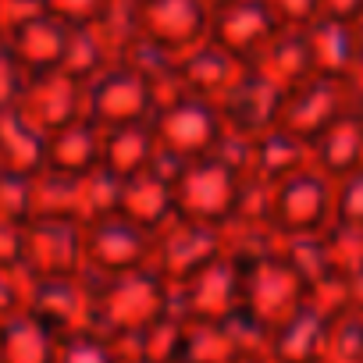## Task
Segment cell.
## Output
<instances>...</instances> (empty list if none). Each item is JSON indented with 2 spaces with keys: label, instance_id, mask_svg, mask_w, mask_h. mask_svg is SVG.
<instances>
[{
  "label": "cell",
  "instance_id": "d6986e66",
  "mask_svg": "<svg viewBox=\"0 0 363 363\" xmlns=\"http://www.w3.org/2000/svg\"><path fill=\"white\" fill-rule=\"evenodd\" d=\"M100 139L104 128L96 121H89L86 114L47 132L43 143V167L47 171H61V174H89L93 167H100Z\"/></svg>",
  "mask_w": 363,
  "mask_h": 363
},
{
  "label": "cell",
  "instance_id": "f546056e",
  "mask_svg": "<svg viewBox=\"0 0 363 363\" xmlns=\"http://www.w3.org/2000/svg\"><path fill=\"white\" fill-rule=\"evenodd\" d=\"M320 363H363V313L338 310L331 317Z\"/></svg>",
  "mask_w": 363,
  "mask_h": 363
},
{
  "label": "cell",
  "instance_id": "d590c367",
  "mask_svg": "<svg viewBox=\"0 0 363 363\" xmlns=\"http://www.w3.org/2000/svg\"><path fill=\"white\" fill-rule=\"evenodd\" d=\"M111 0H43V8L68 26H96Z\"/></svg>",
  "mask_w": 363,
  "mask_h": 363
},
{
  "label": "cell",
  "instance_id": "1f68e13d",
  "mask_svg": "<svg viewBox=\"0 0 363 363\" xmlns=\"http://www.w3.org/2000/svg\"><path fill=\"white\" fill-rule=\"evenodd\" d=\"M331 221L363 228V167L331 182Z\"/></svg>",
  "mask_w": 363,
  "mask_h": 363
},
{
  "label": "cell",
  "instance_id": "ffe728a7",
  "mask_svg": "<svg viewBox=\"0 0 363 363\" xmlns=\"http://www.w3.org/2000/svg\"><path fill=\"white\" fill-rule=\"evenodd\" d=\"M310 164L331 182L345 178L356 167H363V128H359L352 111L342 114L338 121H331L310 143Z\"/></svg>",
  "mask_w": 363,
  "mask_h": 363
},
{
  "label": "cell",
  "instance_id": "f1b7e54d",
  "mask_svg": "<svg viewBox=\"0 0 363 363\" xmlns=\"http://www.w3.org/2000/svg\"><path fill=\"white\" fill-rule=\"evenodd\" d=\"M114 61L111 47L104 43V36L93 29V26H72L68 33V47H65V61H61V72L72 75L75 82H89L96 72H104L107 65Z\"/></svg>",
  "mask_w": 363,
  "mask_h": 363
},
{
  "label": "cell",
  "instance_id": "f35d334b",
  "mask_svg": "<svg viewBox=\"0 0 363 363\" xmlns=\"http://www.w3.org/2000/svg\"><path fill=\"white\" fill-rule=\"evenodd\" d=\"M359 11H363V0H320V15L338 22H356Z\"/></svg>",
  "mask_w": 363,
  "mask_h": 363
},
{
  "label": "cell",
  "instance_id": "8992f818",
  "mask_svg": "<svg viewBox=\"0 0 363 363\" xmlns=\"http://www.w3.org/2000/svg\"><path fill=\"white\" fill-rule=\"evenodd\" d=\"M153 253V232L125 218L121 211L82 221V274H121L146 267Z\"/></svg>",
  "mask_w": 363,
  "mask_h": 363
},
{
  "label": "cell",
  "instance_id": "9a60e30c",
  "mask_svg": "<svg viewBox=\"0 0 363 363\" xmlns=\"http://www.w3.org/2000/svg\"><path fill=\"white\" fill-rule=\"evenodd\" d=\"M68 33H72L68 22H61L57 15H50L47 8H40V11L26 15L22 22L8 26L4 29V43L11 47L15 61L22 65L26 79H36V75L61 72Z\"/></svg>",
  "mask_w": 363,
  "mask_h": 363
},
{
  "label": "cell",
  "instance_id": "60d3db41",
  "mask_svg": "<svg viewBox=\"0 0 363 363\" xmlns=\"http://www.w3.org/2000/svg\"><path fill=\"white\" fill-rule=\"evenodd\" d=\"M352 40H356V54H359V65H363V11L352 22Z\"/></svg>",
  "mask_w": 363,
  "mask_h": 363
},
{
  "label": "cell",
  "instance_id": "83f0119b",
  "mask_svg": "<svg viewBox=\"0 0 363 363\" xmlns=\"http://www.w3.org/2000/svg\"><path fill=\"white\" fill-rule=\"evenodd\" d=\"M33 218H79L82 221V178L61 171L33 174Z\"/></svg>",
  "mask_w": 363,
  "mask_h": 363
},
{
  "label": "cell",
  "instance_id": "9c48e42d",
  "mask_svg": "<svg viewBox=\"0 0 363 363\" xmlns=\"http://www.w3.org/2000/svg\"><path fill=\"white\" fill-rule=\"evenodd\" d=\"M22 271L29 278L82 274V221L29 218L22 232Z\"/></svg>",
  "mask_w": 363,
  "mask_h": 363
},
{
  "label": "cell",
  "instance_id": "b9f144b4",
  "mask_svg": "<svg viewBox=\"0 0 363 363\" xmlns=\"http://www.w3.org/2000/svg\"><path fill=\"white\" fill-rule=\"evenodd\" d=\"M352 114H356V121H359V128H363V89L352 93Z\"/></svg>",
  "mask_w": 363,
  "mask_h": 363
},
{
  "label": "cell",
  "instance_id": "d4e9b609",
  "mask_svg": "<svg viewBox=\"0 0 363 363\" xmlns=\"http://www.w3.org/2000/svg\"><path fill=\"white\" fill-rule=\"evenodd\" d=\"M310 164V146L303 139H296L285 128H267L260 135H253V174L264 186H274V182L296 174L299 167Z\"/></svg>",
  "mask_w": 363,
  "mask_h": 363
},
{
  "label": "cell",
  "instance_id": "603a6c76",
  "mask_svg": "<svg viewBox=\"0 0 363 363\" xmlns=\"http://www.w3.org/2000/svg\"><path fill=\"white\" fill-rule=\"evenodd\" d=\"M157 153V139L150 121H135V125H118V128H104L100 139V167L111 171L114 178H132L139 171L150 167Z\"/></svg>",
  "mask_w": 363,
  "mask_h": 363
},
{
  "label": "cell",
  "instance_id": "2e32d148",
  "mask_svg": "<svg viewBox=\"0 0 363 363\" xmlns=\"http://www.w3.org/2000/svg\"><path fill=\"white\" fill-rule=\"evenodd\" d=\"M331 317L335 313H328L313 299H303L285 320H278L267 331L274 363H320L324 359V345H328Z\"/></svg>",
  "mask_w": 363,
  "mask_h": 363
},
{
  "label": "cell",
  "instance_id": "3957f363",
  "mask_svg": "<svg viewBox=\"0 0 363 363\" xmlns=\"http://www.w3.org/2000/svg\"><path fill=\"white\" fill-rule=\"evenodd\" d=\"M242 178L214 153L186 160L178 167L174 182H171V196H174V214L189 218V221H203L221 228L239 200Z\"/></svg>",
  "mask_w": 363,
  "mask_h": 363
},
{
  "label": "cell",
  "instance_id": "30bf717a",
  "mask_svg": "<svg viewBox=\"0 0 363 363\" xmlns=\"http://www.w3.org/2000/svg\"><path fill=\"white\" fill-rule=\"evenodd\" d=\"M303 299H306V285L292 271V264L281 257V250L242 271V310L264 331L285 320Z\"/></svg>",
  "mask_w": 363,
  "mask_h": 363
},
{
  "label": "cell",
  "instance_id": "44dd1931",
  "mask_svg": "<svg viewBox=\"0 0 363 363\" xmlns=\"http://www.w3.org/2000/svg\"><path fill=\"white\" fill-rule=\"evenodd\" d=\"M306 43H310V57H313L317 75L349 82V75L359 65L356 40H352V22H338V18L320 15L313 26H306Z\"/></svg>",
  "mask_w": 363,
  "mask_h": 363
},
{
  "label": "cell",
  "instance_id": "277c9868",
  "mask_svg": "<svg viewBox=\"0 0 363 363\" xmlns=\"http://www.w3.org/2000/svg\"><path fill=\"white\" fill-rule=\"evenodd\" d=\"M153 107H157L153 82L125 61H111L82 86V114L100 128L150 121Z\"/></svg>",
  "mask_w": 363,
  "mask_h": 363
},
{
  "label": "cell",
  "instance_id": "7a4b0ae2",
  "mask_svg": "<svg viewBox=\"0 0 363 363\" xmlns=\"http://www.w3.org/2000/svg\"><path fill=\"white\" fill-rule=\"evenodd\" d=\"M150 128L157 139V150L178 157V160H196L214 153L218 139L225 135V121L218 114V104L196 93H171L157 100L150 114Z\"/></svg>",
  "mask_w": 363,
  "mask_h": 363
},
{
  "label": "cell",
  "instance_id": "ba28073f",
  "mask_svg": "<svg viewBox=\"0 0 363 363\" xmlns=\"http://www.w3.org/2000/svg\"><path fill=\"white\" fill-rule=\"evenodd\" d=\"M352 111V89L345 79H328V75H310L299 86L285 89V104H281V118L278 128L292 132L296 139H303L306 146L342 114Z\"/></svg>",
  "mask_w": 363,
  "mask_h": 363
},
{
  "label": "cell",
  "instance_id": "4fadbf2b",
  "mask_svg": "<svg viewBox=\"0 0 363 363\" xmlns=\"http://www.w3.org/2000/svg\"><path fill=\"white\" fill-rule=\"evenodd\" d=\"M211 33L207 0H139V36L164 47L167 54H182L203 43Z\"/></svg>",
  "mask_w": 363,
  "mask_h": 363
},
{
  "label": "cell",
  "instance_id": "e0dca14e",
  "mask_svg": "<svg viewBox=\"0 0 363 363\" xmlns=\"http://www.w3.org/2000/svg\"><path fill=\"white\" fill-rule=\"evenodd\" d=\"M18 107L47 135V132H54V128L82 118V82H75L65 72L36 75V79L26 82V93H22Z\"/></svg>",
  "mask_w": 363,
  "mask_h": 363
},
{
  "label": "cell",
  "instance_id": "4dcf8cb0",
  "mask_svg": "<svg viewBox=\"0 0 363 363\" xmlns=\"http://www.w3.org/2000/svg\"><path fill=\"white\" fill-rule=\"evenodd\" d=\"M121 203V178H114L104 167H93L89 174H82V221L100 218L118 211Z\"/></svg>",
  "mask_w": 363,
  "mask_h": 363
},
{
  "label": "cell",
  "instance_id": "6da1fadb",
  "mask_svg": "<svg viewBox=\"0 0 363 363\" xmlns=\"http://www.w3.org/2000/svg\"><path fill=\"white\" fill-rule=\"evenodd\" d=\"M82 285L89 317L114 335H132L171 306V285L150 264L121 274H82Z\"/></svg>",
  "mask_w": 363,
  "mask_h": 363
},
{
  "label": "cell",
  "instance_id": "5b68a950",
  "mask_svg": "<svg viewBox=\"0 0 363 363\" xmlns=\"http://www.w3.org/2000/svg\"><path fill=\"white\" fill-rule=\"evenodd\" d=\"M267 218L281 239L324 232L331 225V178H324L313 164H306L296 174L274 182Z\"/></svg>",
  "mask_w": 363,
  "mask_h": 363
},
{
  "label": "cell",
  "instance_id": "8fae6325",
  "mask_svg": "<svg viewBox=\"0 0 363 363\" xmlns=\"http://www.w3.org/2000/svg\"><path fill=\"white\" fill-rule=\"evenodd\" d=\"M214 104H218V114H221L228 132H239V135L253 139V135H260V132L278 125L281 104H285V89L278 82H271L264 72H257L253 65H242L235 82Z\"/></svg>",
  "mask_w": 363,
  "mask_h": 363
},
{
  "label": "cell",
  "instance_id": "7c38bea8",
  "mask_svg": "<svg viewBox=\"0 0 363 363\" xmlns=\"http://www.w3.org/2000/svg\"><path fill=\"white\" fill-rule=\"evenodd\" d=\"M178 289L182 317L189 324H214L232 317L242 306V267L232 264L225 253L200 267L193 278H186Z\"/></svg>",
  "mask_w": 363,
  "mask_h": 363
},
{
  "label": "cell",
  "instance_id": "ac0fdd59",
  "mask_svg": "<svg viewBox=\"0 0 363 363\" xmlns=\"http://www.w3.org/2000/svg\"><path fill=\"white\" fill-rule=\"evenodd\" d=\"M239 72H242V61L232 57L228 50H221L211 40L174 54V86L182 93H196V96H207V100H218L235 82Z\"/></svg>",
  "mask_w": 363,
  "mask_h": 363
},
{
  "label": "cell",
  "instance_id": "8d00e7d4",
  "mask_svg": "<svg viewBox=\"0 0 363 363\" xmlns=\"http://www.w3.org/2000/svg\"><path fill=\"white\" fill-rule=\"evenodd\" d=\"M281 29H306L320 18V0H267Z\"/></svg>",
  "mask_w": 363,
  "mask_h": 363
},
{
  "label": "cell",
  "instance_id": "7402d4cb",
  "mask_svg": "<svg viewBox=\"0 0 363 363\" xmlns=\"http://www.w3.org/2000/svg\"><path fill=\"white\" fill-rule=\"evenodd\" d=\"M250 65L257 72H264L271 82H278L281 89H292L303 79L317 75L313 57H310V43H306V29H278Z\"/></svg>",
  "mask_w": 363,
  "mask_h": 363
},
{
  "label": "cell",
  "instance_id": "484cf974",
  "mask_svg": "<svg viewBox=\"0 0 363 363\" xmlns=\"http://www.w3.org/2000/svg\"><path fill=\"white\" fill-rule=\"evenodd\" d=\"M43 143L47 135L29 121L22 107L0 111V167L22 174L43 171Z\"/></svg>",
  "mask_w": 363,
  "mask_h": 363
},
{
  "label": "cell",
  "instance_id": "836d02e7",
  "mask_svg": "<svg viewBox=\"0 0 363 363\" xmlns=\"http://www.w3.org/2000/svg\"><path fill=\"white\" fill-rule=\"evenodd\" d=\"M54 363H114V352H111V345L100 335L79 328V331L61 335Z\"/></svg>",
  "mask_w": 363,
  "mask_h": 363
},
{
  "label": "cell",
  "instance_id": "52a82bcc",
  "mask_svg": "<svg viewBox=\"0 0 363 363\" xmlns=\"http://www.w3.org/2000/svg\"><path fill=\"white\" fill-rule=\"evenodd\" d=\"M221 257V228L189 221V218H167L160 228H153V253L150 267L174 289L186 278H193L200 267Z\"/></svg>",
  "mask_w": 363,
  "mask_h": 363
},
{
  "label": "cell",
  "instance_id": "e575fe53",
  "mask_svg": "<svg viewBox=\"0 0 363 363\" xmlns=\"http://www.w3.org/2000/svg\"><path fill=\"white\" fill-rule=\"evenodd\" d=\"M26 72L22 65L15 61L11 47L4 43V36H0V111H8V107H18L22 93H26Z\"/></svg>",
  "mask_w": 363,
  "mask_h": 363
},
{
  "label": "cell",
  "instance_id": "4316f807",
  "mask_svg": "<svg viewBox=\"0 0 363 363\" xmlns=\"http://www.w3.org/2000/svg\"><path fill=\"white\" fill-rule=\"evenodd\" d=\"M57 335L29 310L0 320V363H54Z\"/></svg>",
  "mask_w": 363,
  "mask_h": 363
},
{
  "label": "cell",
  "instance_id": "7bdbcfd3",
  "mask_svg": "<svg viewBox=\"0 0 363 363\" xmlns=\"http://www.w3.org/2000/svg\"><path fill=\"white\" fill-rule=\"evenodd\" d=\"M221 4H228V0H207V8L214 11V8H221Z\"/></svg>",
  "mask_w": 363,
  "mask_h": 363
},
{
  "label": "cell",
  "instance_id": "74e56055",
  "mask_svg": "<svg viewBox=\"0 0 363 363\" xmlns=\"http://www.w3.org/2000/svg\"><path fill=\"white\" fill-rule=\"evenodd\" d=\"M22 232L26 225L0 218V267H22Z\"/></svg>",
  "mask_w": 363,
  "mask_h": 363
},
{
  "label": "cell",
  "instance_id": "5bb4252c",
  "mask_svg": "<svg viewBox=\"0 0 363 363\" xmlns=\"http://www.w3.org/2000/svg\"><path fill=\"white\" fill-rule=\"evenodd\" d=\"M278 29L281 26L267 0H228V4L211 11L207 40L218 43L221 50H228L232 57H239L242 65H250Z\"/></svg>",
  "mask_w": 363,
  "mask_h": 363
},
{
  "label": "cell",
  "instance_id": "cb8c5ba5",
  "mask_svg": "<svg viewBox=\"0 0 363 363\" xmlns=\"http://www.w3.org/2000/svg\"><path fill=\"white\" fill-rule=\"evenodd\" d=\"M118 211L132 218L143 228H160L167 218H174V196H171V182L160 178L157 171H139L121 182V203Z\"/></svg>",
  "mask_w": 363,
  "mask_h": 363
},
{
  "label": "cell",
  "instance_id": "ee69618b",
  "mask_svg": "<svg viewBox=\"0 0 363 363\" xmlns=\"http://www.w3.org/2000/svg\"><path fill=\"white\" fill-rule=\"evenodd\" d=\"M0 36H4V26H0Z\"/></svg>",
  "mask_w": 363,
  "mask_h": 363
},
{
  "label": "cell",
  "instance_id": "ab89813d",
  "mask_svg": "<svg viewBox=\"0 0 363 363\" xmlns=\"http://www.w3.org/2000/svg\"><path fill=\"white\" fill-rule=\"evenodd\" d=\"M342 281H345V310L363 313V264L356 271L342 274Z\"/></svg>",
  "mask_w": 363,
  "mask_h": 363
},
{
  "label": "cell",
  "instance_id": "d6a6232c",
  "mask_svg": "<svg viewBox=\"0 0 363 363\" xmlns=\"http://www.w3.org/2000/svg\"><path fill=\"white\" fill-rule=\"evenodd\" d=\"M0 218L18 225L33 218V174L0 167Z\"/></svg>",
  "mask_w": 363,
  "mask_h": 363
}]
</instances>
